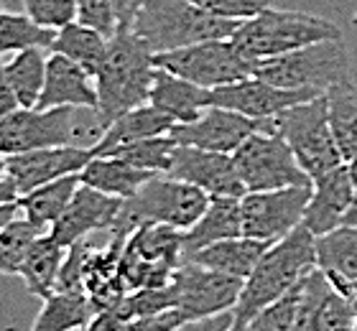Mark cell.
I'll use <instances>...</instances> for the list:
<instances>
[{
  "label": "cell",
  "mask_w": 357,
  "mask_h": 331,
  "mask_svg": "<svg viewBox=\"0 0 357 331\" xmlns=\"http://www.w3.org/2000/svg\"><path fill=\"white\" fill-rule=\"evenodd\" d=\"M329 123L344 163L357 155V84L342 82L327 92Z\"/></svg>",
  "instance_id": "33"
},
{
  "label": "cell",
  "mask_w": 357,
  "mask_h": 331,
  "mask_svg": "<svg viewBox=\"0 0 357 331\" xmlns=\"http://www.w3.org/2000/svg\"><path fill=\"white\" fill-rule=\"evenodd\" d=\"M15 217H21V204H18V199H15V201L0 204V235H3V229H6Z\"/></svg>",
  "instance_id": "45"
},
{
  "label": "cell",
  "mask_w": 357,
  "mask_h": 331,
  "mask_svg": "<svg viewBox=\"0 0 357 331\" xmlns=\"http://www.w3.org/2000/svg\"><path fill=\"white\" fill-rule=\"evenodd\" d=\"M56 31L38 26L21 13L0 10V56L26 52V49H52Z\"/></svg>",
  "instance_id": "34"
},
{
  "label": "cell",
  "mask_w": 357,
  "mask_h": 331,
  "mask_svg": "<svg viewBox=\"0 0 357 331\" xmlns=\"http://www.w3.org/2000/svg\"><path fill=\"white\" fill-rule=\"evenodd\" d=\"M153 64L204 89L225 87L253 74V61L240 54L232 38H215L174 52L153 54Z\"/></svg>",
  "instance_id": "10"
},
{
  "label": "cell",
  "mask_w": 357,
  "mask_h": 331,
  "mask_svg": "<svg viewBox=\"0 0 357 331\" xmlns=\"http://www.w3.org/2000/svg\"><path fill=\"white\" fill-rule=\"evenodd\" d=\"M184 235L166 224H141L128 235L120 258V278L128 293L172 283L174 272L186 260Z\"/></svg>",
  "instance_id": "9"
},
{
  "label": "cell",
  "mask_w": 357,
  "mask_h": 331,
  "mask_svg": "<svg viewBox=\"0 0 357 331\" xmlns=\"http://www.w3.org/2000/svg\"><path fill=\"white\" fill-rule=\"evenodd\" d=\"M245 192H273L286 186H309L312 178L298 166L286 140L273 132H255L232 153Z\"/></svg>",
  "instance_id": "11"
},
{
  "label": "cell",
  "mask_w": 357,
  "mask_h": 331,
  "mask_svg": "<svg viewBox=\"0 0 357 331\" xmlns=\"http://www.w3.org/2000/svg\"><path fill=\"white\" fill-rule=\"evenodd\" d=\"M271 132L286 140L309 178H319L344 163L329 123L327 95L298 102L271 118Z\"/></svg>",
  "instance_id": "8"
},
{
  "label": "cell",
  "mask_w": 357,
  "mask_h": 331,
  "mask_svg": "<svg viewBox=\"0 0 357 331\" xmlns=\"http://www.w3.org/2000/svg\"><path fill=\"white\" fill-rule=\"evenodd\" d=\"M169 176L197 186L209 197H245V186L240 181L235 158L230 153H215L192 146H176Z\"/></svg>",
  "instance_id": "15"
},
{
  "label": "cell",
  "mask_w": 357,
  "mask_h": 331,
  "mask_svg": "<svg viewBox=\"0 0 357 331\" xmlns=\"http://www.w3.org/2000/svg\"><path fill=\"white\" fill-rule=\"evenodd\" d=\"M146 0H112V6H115V13H118V29H130V23H133L135 13L141 10V6Z\"/></svg>",
  "instance_id": "44"
},
{
  "label": "cell",
  "mask_w": 357,
  "mask_h": 331,
  "mask_svg": "<svg viewBox=\"0 0 357 331\" xmlns=\"http://www.w3.org/2000/svg\"><path fill=\"white\" fill-rule=\"evenodd\" d=\"M209 204V194L197 186L178 181L169 174H153L138 194L123 201L118 222L110 232L130 235L141 224H166V227L189 229L202 220V214Z\"/></svg>",
  "instance_id": "7"
},
{
  "label": "cell",
  "mask_w": 357,
  "mask_h": 331,
  "mask_svg": "<svg viewBox=\"0 0 357 331\" xmlns=\"http://www.w3.org/2000/svg\"><path fill=\"white\" fill-rule=\"evenodd\" d=\"M317 268L337 288L355 295L357 288V227H337L317 237Z\"/></svg>",
  "instance_id": "25"
},
{
  "label": "cell",
  "mask_w": 357,
  "mask_h": 331,
  "mask_svg": "<svg viewBox=\"0 0 357 331\" xmlns=\"http://www.w3.org/2000/svg\"><path fill=\"white\" fill-rule=\"evenodd\" d=\"M314 270H317V237L301 224L291 235L271 245L253 272L245 278L240 301L235 306L238 329H248L268 303L281 298Z\"/></svg>",
  "instance_id": "1"
},
{
  "label": "cell",
  "mask_w": 357,
  "mask_h": 331,
  "mask_svg": "<svg viewBox=\"0 0 357 331\" xmlns=\"http://www.w3.org/2000/svg\"><path fill=\"white\" fill-rule=\"evenodd\" d=\"M352 23H355V26H357V13H355V15H352Z\"/></svg>",
  "instance_id": "50"
},
{
  "label": "cell",
  "mask_w": 357,
  "mask_h": 331,
  "mask_svg": "<svg viewBox=\"0 0 357 331\" xmlns=\"http://www.w3.org/2000/svg\"><path fill=\"white\" fill-rule=\"evenodd\" d=\"M174 125L176 123L169 115H164L161 110H156L151 102L141 105V107L120 115L118 120H112L110 125L105 128L102 138L92 146V155H110L118 148L138 143V140L166 135V132H172Z\"/></svg>",
  "instance_id": "23"
},
{
  "label": "cell",
  "mask_w": 357,
  "mask_h": 331,
  "mask_svg": "<svg viewBox=\"0 0 357 331\" xmlns=\"http://www.w3.org/2000/svg\"><path fill=\"white\" fill-rule=\"evenodd\" d=\"M352 54L342 36L324 38L304 49L289 52L273 59L253 61V74L281 89H306L327 95L329 89L350 82Z\"/></svg>",
  "instance_id": "6"
},
{
  "label": "cell",
  "mask_w": 357,
  "mask_h": 331,
  "mask_svg": "<svg viewBox=\"0 0 357 331\" xmlns=\"http://www.w3.org/2000/svg\"><path fill=\"white\" fill-rule=\"evenodd\" d=\"M347 169H350V176H352V181H355V186H357V155L352 158L350 163H347Z\"/></svg>",
  "instance_id": "49"
},
{
  "label": "cell",
  "mask_w": 357,
  "mask_h": 331,
  "mask_svg": "<svg viewBox=\"0 0 357 331\" xmlns=\"http://www.w3.org/2000/svg\"><path fill=\"white\" fill-rule=\"evenodd\" d=\"M176 146V140L166 132V135H156V138H146L138 140V143H130V146H123L110 155L126 158L128 163H133L143 171H151V174H169Z\"/></svg>",
  "instance_id": "35"
},
{
  "label": "cell",
  "mask_w": 357,
  "mask_h": 331,
  "mask_svg": "<svg viewBox=\"0 0 357 331\" xmlns=\"http://www.w3.org/2000/svg\"><path fill=\"white\" fill-rule=\"evenodd\" d=\"M243 283L245 280L230 278L217 270L202 268L192 260H184V265L172 278L174 309L181 311L186 321L232 311L240 301Z\"/></svg>",
  "instance_id": "13"
},
{
  "label": "cell",
  "mask_w": 357,
  "mask_h": 331,
  "mask_svg": "<svg viewBox=\"0 0 357 331\" xmlns=\"http://www.w3.org/2000/svg\"><path fill=\"white\" fill-rule=\"evenodd\" d=\"M8 178V155L0 153V181H6Z\"/></svg>",
  "instance_id": "48"
},
{
  "label": "cell",
  "mask_w": 357,
  "mask_h": 331,
  "mask_svg": "<svg viewBox=\"0 0 357 331\" xmlns=\"http://www.w3.org/2000/svg\"><path fill=\"white\" fill-rule=\"evenodd\" d=\"M156 77L153 52L130 29H118L110 36L107 56L97 72V115L107 128L120 115L149 105L151 84Z\"/></svg>",
  "instance_id": "3"
},
{
  "label": "cell",
  "mask_w": 357,
  "mask_h": 331,
  "mask_svg": "<svg viewBox=\"0 0 357 331\" xmlns=\"http://www.w3.org/2000/svg\"><path fill=\"white\" fill-rule=\"evenodd\" d=\"M176 331H240L235 324V309L222 311V314H212L204 318H192L184 321Z\"/></svg>",
  "instance_id": "42"
},
{
  "label": "cell",
  "mask_w": 357,
  "mask_h": 331,
  "mask_svg": "<svg viewBox=\"0 0 357 331\" xmlns=\"http://www.w3.org/2000/svg\"><path fill=\"white\" fill-rule=\"evenodd\" d=\"M255 132H271V120H253L235 110H227V107L209 105L192 123H176L169 135L178 146L232 155Z\"/></svg>",
  "instance_id": "14"
},
{
  "label": "cell",
  "mask_w": 357,
  "mask_h": 331,
  "mask_svg": "<svg viewBox=\"0 0 357 331\" xmlns=\"http://www.w3.org/2000/svg\"><path fill=\"white\" fill-rule=\"evenodd\" d=\"M77 21L110 38L118 31V13L112 0H77Z\"/></svg>",
  "instance_id": "39"
},
{
  "label": "cell",
  "mask_w": 357,
  "mask_h": 331,
  "mask_svg": "<svg viewBox=\"0 0 357 331\" xmlns=\"http://www.w3.org/2000/svg\"><path fill=\"white\" fill-rule=\"evenodd\" d=\"M95 318V306L84 286H59L44 298L31 331H82Z\"/></svg>",
  "instance_id": "26"
},
{
  "label": "cell",
  "mask_w": 357,
  "mask_h": 331,
  "mask_svg": "<svg viewBox=\"0 0 357 331\" xmlns=\"http://www.w3.org/2000/svg\"><path fill=\"white\" fill-rule=\"evenodd\" d=\"M314 97H319V95H317V92H306V89L273 87L271 82L250 74L245 79L212 89V97H209V100H212V105H217V107L235 110V112H240V115H245V118L271 120V118H275V115H281L283 110L294 107V105L314 100Z\"/></svg>",
  "instance_id": "16"
},
{
  "label": "cell",
  "mask_w": 357,
  "mask_h": 331,
  "mask_svg": "<svg viewBox=\"0 0 357 331\" xmlns=\"http://www.w3.org/2000/svg\"><path fill=\"white\" fill-rule=\"evenodd\" d=\"M79 184H82V176L75 174V176L56 178L52 184H44L33 189V192L23 194V197H18L21 214L31 224H36L41 232H49L56 224V220L64 214V209L69 206Z\"/></svg>",
  "instance_id": "30"
},
{
  "label": "cell",
  "mask_w": 357,
  "mask_h": 331,
  "mask_svg": "<svg viewBox=\"0 0 357 331\" xmlns=\"http://www.w3.org/2000/svg\"><path fill=\"white\" fill-rule=\"evenodd\" d=\"M309 278V275H306ZM306 278L294 286L291 291L268 303L266 309L250 321L248 331H296L298 316H301V303H304V283Z\"/></svg>",
  "instance_id": "36"
},
{
  "label": "cell",
  "mask_w": 357,
  "mask_h": 331,
  "mask_svg": "<svg viewBox=\"0 0 357 331\" xmlns=\"http://www.w3.org/2000/svg\"><path fill=\"white\" fill-rule=\"evenodd\" d=\"M243 331H248V329H243Z\"/></svg>",
  "instance_id": "52"
},
{
  "label": "cell",
  "mask_w": 357,
  "mask_h": 331,
  "mask_svg": "<svg viewBox=\"0 0 357 331\" xmlns=\"http://www.w3.org/2000/svg\"><path fill=\"white\" fill-rule=\"evenodd\" d=\"M357 295L337 288L317 268L304 283V303L296 331H355Z\"/></svg>",
  "instance_id": "17"
},
{
  "label": "cell",
  "mask_w": 357,
  "mask_h": 331,
  "mask_svg": "<svg viewBox=\"0 0 357 331\" xmlns=\"http://www.w3.org/2000/svg\"><path fill=\"white\" fill-rule=\"evenodd\" d=\"M79 176H82V184L92 186L97 192L118 199H130L153 174L138 169L118 155H92V161L84 166Z\"/></svg>",
  "instance_id": "29"
},
{
  "label": "cell",
  "mask_w": 357,
  "mask_h": 331,
  "mask_svg": "<svg viewBox=\"0 0 357 331\" xmlns=\"http://www.w3.org/2000/svg\"><path fill=\"white\" fill-rule=\"evenodd\" d=\"M238 26L240 21L207 13L192 0H146L130 23V31L153 54H164L202 41L232 38Z\"/></svg>",
  "instance_id": "4"
},
{
  "label": "cell",
  "mask_w": 357,
  "mask_h": 331,
  "mask_svg": "<svg viewBox=\"0 0 357 331\" xmlns=\"http://www.w3.org/2000/svg\"><path fill=\"white\" fill-rule=\"evenodd\" d=\"M312 197L309 186H286L273 192H248L240 199V217H243V235L278 243L291 235L304 222L306 204Z\"/></svg>",
  "instance_id": "12"
},
{
  "label": "cell",
  "mask_w": 357,
  "mask_h": 331,
  "mask_svg": "<svg viewBox=\"0 0 357 331\" xmlns=\"http://www.w3.org/2000/svg\"><path fill=\"white\" fill-rule=\"evenodd\" d=\"M212 89H204L194 82L176 77L172 72H164L156 66V77L151 84L149 102L161 110L174 123H192L212 105Z\"/></svg>",
  "instance_id": "22"
},
{
  "label": "cell",
  "mask_w": 357,
  "mask_h": 331,
  "mask_svg": "<svg viewBox=\"0 0 357 331\" xmlns=\"http://www.w3.org/2000/svg\"><path fill=\"white\" fill-rule=\"evenodd\" d=\"M105 125L89 107H18L0 120V153L18 155L56 146L92 148Z\"/></svg>",
  "instance_id": "2"
},
{
  "label": "cell",
  "mask_w": 357,
  "mask_h": 331,
  "mask_svg": "<svg viewBox=\"0 0 357 331\" xmlns=\"http://www.w3.org/2000/svg\"><path fill=\"white\" fill-rule=\"evenodd\" d=\"M344 227H357V197L352 201V206L347 209V217H344Z\"/></svg>",
  "instance_id": "47"
},
{
  "label": "cell",
  "mask_w": 357,
  "mask_h": 331,
  "mask_svg": "<svg viewBox=\"0 0 357 331\" xmlns=\"http://www.w3.org/2000/svg\"><path fill=\"white\" fill-rule=\"evenodd\" d=\"M89 161H92V148H41V151L8 155V176L18 189V197H23V194L33 192L38 186L52 184L56 178L82 174V169Z\"/></svg>",
  "instance_id": "18"
},
{
  "label": "cell",
  "mask_w": 357,
  "mask_h": 331,
  "mask_svg": "<svg viewBox=\"0 0 357 331\" xmlns=\"http://www.w3.org/2000/svg\"><path fill=\"white\" fill-rule=\"evenodd\" d=\"M18 199V189L15 184L10 181V176L6 181H0V204H6V201H15Z\"/></svg>",
  "instance_id": "46"
},
{
  "label": "cell",
  "mask_w": 357,
  "mask_h": 331,
  "mask_svg": "<svg viewBox=\"0 0 357 331\" xmlns=\"http://www.w3.org/2000/svg\"><path fill=\"white\" fill-rule=\"evenodd\" d=\"M243 235V217H240V199L235 197H209V204L202 220L184 235L186 258L212 243L230 240Z\"/></svg>",
  "instance_id": "28"
},
{
  "label": "cell",
  "mask_w": 357,
  "mask_h": 331,
  "mask_svg": "<svg viewBox=\"0 0 357 331\" xmlns=\"http://www.w3.org/2000/svg\"><path fill=\"white\" fill-rule=\"evenodd\" d=\"M192 3L207 13L230 18V21H245V18L261 13L263 8L271 6V0H192Z\"/></svg>",
  "instance_id": "40"
},
{
  "label": "cell",
  "mask_w": 357,
  "mask_h": 331,
  "mask_svg": "<svg viewBox=\"0 0 357 331\" xmlns=\"http://www.w3.org/2000/svg\"><path fill=\"white\" fill-rule=\"evenodd\" d=\"M355 295H357V288H355Z\"/></svg>",
  "instance_id": "51"
},
{
  "label": "cell",
  "mask_w": 357,
  "mask_h": 331,
  "mask_svg": "<svg viewBox=\"0 0 357 331\" xmlns=\"http://www.w3.org/2000/svg\"><path fill=\"white\" fill-rule=\"evenodd\" d=\"M18 107H21V105L15 100L13 87H10V82H8V77H6V64L0 61V120L6 118V115H10V112H15Z\"/></svg>",
  "instance_id": "43"
},
{
  "label": "cell",
  "mask_w": 357,
  "mask_h": 331,
  "mask_svg": "<svg viewBox=\"0 0 357 331\" xmlns=\"http://www.w3.org/2000/svg\"><path fill=\"white\" fill-rule=\"evenodd\" d=\"M107 46H110V38L105 36V33L75 21L56 31L49 52L67 56V59H72L82 69H87L92 77H97V72L105 64V56H107Z\"/></svg>",
  "instance_id": "31"
},
{
  "label": "cell",
  "mask_w": 357,
  "mask_h": 331,
  "mask_svg": "<svg viewBox=\"0 0 357 331\" xmlns=\"http://www.w3.org/2000/svg\"><path fill=\"white\" fill-rule=\"evenodd\" d=\"M337 36H342V31L321 15L268 6L261 13L240 21L232 33V44L238 46L245 59L261 61Z\"/></svg>",
  "instance_id": "5"
},
{
  "label": "cell",
  "mask_w": 357,
  "mask_h": 331,
  "mask_svg": "<svg viewBox=\"0 0 357 331\" xmlns=\"http://www.w3.org/2000/svg\"><path fill=\"white\" fill-rule=\"evenodd\" d=\"M268 247H271V243H266V240L240 235L207 245V247L192 252L186 260H192L202 268H209V270L222 272V275H230V278L245 280Z\"/></svg>",
  "instance_id": "24"
},
{
  "label": "cell",
  "mask_w": 357,
  "mask_h": 331,
  "mask_svg": "<svg viewBox=\"0 0 357 331\" xmlns=\"http://www.w3.org/2000/svg\"><path fill=\"white\" fill-rule=\"evenodd\" d=\"M357 197V186L350 176L347 163H342L340 169L329 171L324 176L312 181V197L306 204L304 212V224L314 237L327 235L332 229L342 227L347 209L352 206Z\"/></svg>",
  "instance_id": "20"
},
{
  "label": "cell",
  "mask_w": 357,
  "mask_h": 331,
  "mask_svg": "<svg viewBox=\"0 0 357 331\" xmlns=\"http://www.w3.org/2000/svg\"><path fill=\"white\" fill-rule=\"evenodd\" d=\"M49 49H26V52L10 54L6 64V77L13 87V95L21 107H38L41 92H44L46 69H49Z\"/></svg>",
  "instance_id": "32"
},
{
  "label": "cell",
  "mask_w": 357,
  "mask_h": 331,
  "mask_svg": "<svg viewBox=\"0 0 357 331\" xmlns=\"http://www.w3.org/2000/svg\"><path fill=\"white\" fill-rule=\"evenodd\" d=\"M184 321L186 318L181 316V311L169 309V311H161V314H153V316L138 318L126 331H176Z\"/></svg>",
  "instance_id": "41"
},
{
  "label": "cell",
  "mask_w": 357,
  "mask_h": 331,
  "mask_svg": "<svg viewBox=\"0 0 357 331\" xmlns=\"http://www.w3.org/2000/svg\"><path fill=\"white\" fill-rule=\"evenodd\" d=\"M123 201L126 199L110 197V194L97 192V189H92L87 184H79V189L75 192L64 214L49 229V235L69 250L72 245L84 243L92 232H100V229L110 232L112 224L118 222Z\"/></svg>",
  "instance_id": "19"
},
{
  "label": "cell",
  "mask_w": 357,
  "mask_h": 331,
  "mask_svg": "<svg viewBox=\"0 0 357 331\" xmlns=\"http://www.w3.org/2000/svg\"><path fill=\"white\" fill-rule=\"evenodd\" d=\"M26 15L49 31H59L77 21V0H23Z\"/></svg>",
  "instance_id": "38"
},
{
  "label": "cell",
  "mask_w": 357,
  "mask_h": 331,
  "mask_svg": "<svg viewBox=\"0 0 357 331\" xmlns=\"http://www.w3.org/2000/svg\"><path fill=\"white\" fill-rule=\"evenodd\" d=\"M64 260H67V247L64 245L56 243L49 232L38 235L29 247V252H26V258H23L21 270H18V275L26 283V291L31 295H36V298H41V301L49 298L56 291Z\"/></svg>",
  "instance_id": "27"
},
{
  "label": "cell",
  "mask_w": 357,
  "mask_h": 331,
  "mask_svg": "<svg viewBox=\"0 0 357 331\" xmlns=\"http://www.w3.org/2000/svg\"><path fill=\"white\" fill-rule=\"evenodd\" d=\"M38 235H44L26 217H15L0 235V275H18L29 247Z\"/></svg>",
  "instance_id": "37"
},
{
  "label": "cell",
  "mask_w": 357,
  "mask_h": 331,
  "mask_svg": "<svg viewBox=\"0 0 357 331\" xmlns=\"http://www.w3.org/2000/svg\"><path fill=\"white\" fill-rule=\"evenodd\" d=\"M97 102H100V97H97L95 77L67 56L52 54L38 107L41 110H52V107H89V110H97Z\"/></svg>",
  "instance_id": "21"
}]
</instances>
